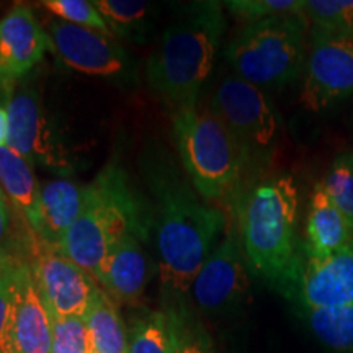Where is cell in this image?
<instances>
[{"label":"cell","instance_id":"cell-1","mask_svg":"<svg viewBox=\"0 0 353 353\" xmlns=\"http://www.w3.org/2000/svg\"><path fill=\"white\" fill-rule=\"evenodd\" d=\"M141 167L151 195L149 221L161 283L170 293L187 294L226 232L228 216L198 195L167 152L145 151Z\"/></svg>","mask_w":353,"mask_h":353},{"label":"cell","instance_id":"cell-2","mask_svg":"<svg viewBox=\"0 0 353 353\" xmlns=\"http://www.w3.org/2000/svg\"><path fill=\"white\" fill-rule=\"evenodd\" d=\"M298 208L299 188L290 174L252 180L232 208L250 273L285 298L296 283L304 257Z\"/></svg>","mask_w":353,"mask_h":353},{"label":"cell","instance_id":"cell-3","mask_svg":"<svg viewBox=\"0 0 353 353\" xmlns=\"http://www.w3.org/2000/svg\"><path fill=\"white\" fill-rule=\"evenodd\" d=\"M223 8V3L211 0L183 6L149 57L148 85L172 113L198 107L226 28Z\"/></svg>","mask_w":353,"mask_h":353},{"label":"cell","instance_id":"cell-4","mask_svg":"<svg viewBox=\"0 0 353 353\" xmlns=\"http://www.w3.org/2000/svg\"><path fill=\"white\" fill-rule=\"evenodd\" d=\"M126 234L149 241V206L123 167L110 162L83 187L81 213L57 249L95 280L110 249Z\"/></svg>","mask_w":353,"mask_h":353},{"label":"cell","instance_id":"cell-5","mask_svg":"<svg viewBox=\"0 0 353 353\" xmlns=\"http://www.w3.org/2000/svg\"><path fill=\"white\" fill-rule=\"evenodd\" d=\"M174 134L185 174L203 200L231 205L250 183L241 145L208 108L172 113Z\"/></svg>","mask_w":353,"mask_h":353},{"label":"cell","instance_id":"cell-6","mask_svg":"<svg viewBox=\"0 0 353 353\" xmlns=\"http://www.w3.org/2000/svg\"><path fill=\"white\" fill-rule=\"evenodd\" d=\"M307 41L309 23L303 15L249 21L229 41L226 61L234 76L262 90H280L304 70Z\"/></svg>","mask_w":353,"mask_h":353},{"label":"cell","instance_id":"cell-7","mask_svg":"<svg viewBox=\"0 0 353 353\" xmlns=\"http://www.w3.org/2000/svg\"><path fill=\"white\" fill-rule=\"evenodd\" d=\"M208 110L241 145L250 182L259 179L273 159L281 126L267 92L231 74L214 87Z\"/></svg>","mask_w":353,"mask_h":353},{"label":"cell","instance_id":"cell-8","mask_svg":"<svg viewBox=\"0 0 353 353\" xmlns=\"http://www.w3.org/2000/svg\"><path fill=\"white\" fill-rule=\"evenodd\" d=\"M299 101L309 112H324L353 97V37L309 28L307 56Z\"/></svg>","mask_w":353,"mask_h":353},{"label":"cell","instance_id":"cell-9","mask_svg":"<svg viewBox=\"0 0 353 353\" xmlns=\"http://www.w3.org/2000/svg\"><path fill=\"white\" fill-rule=\"evenodd\" d=\"M25 255L44 306L52 317L85 316L100 286L92 275L33 232L25 237Z\"/></svg>","mask_w":353,"mask_h":353},{"label":"cell","instance_id":"cell-10","mask_svg":"<svg viewBox=\"0 0 353 353\" xmlns=\"http://www.w3.org/2000/svg\"><path fill=\"white\" fill-rule=\"evenodd\" d=\"M8 114L7 145L28 162L56 174L74 172L68 151L57 139L48 121L38 92L30 82L21 81L6 105Z\"/></svg>","mask_w":353,"mask_h":353},{"label":"cell","instance_id":"cell-11","mask_svg":"<svg viewBox=\"0 0 353 353\" xmlns=\"http://www.w3.org/2000/svg\"><path fill=\"white\" fill-rule=\"evenodd\" d=\"M250 288L247 265L236 224H229L218 245L203 263L190 288L195 306L208 314L231 311L244 301Z\"/></svg>","mask_w":353,"mask_h":353},{"label":"cell","instance_id":"cell-12","mask_svg":"<svg viewBox=\"0 0 353 353\" xmlns=\"http://www.w3.org/2000/svg\"><path fill=\"white\" fill-rule=\"evenodd\" d=\"M48 33L56 54L68 68L114 82L130 83L136 79L134 61L112 34L61 20H52Z\"/></svg>","mask_w":353,"mask_h":353},{"label":"cell","instance_id":"cell-13","mask_svg":"<svg viewBox=\"0 0 353 353\" xmlns=\"http://www.w3.org/2000/svg\"><path fill=\"white\" fill-rule=\"evenodd\" d=\"M54 51L50 33L28 6L17 3L0 19V107L6 108L17 85Z\"/></svg>","mask_w":353,"mask_h":353},{"label":"cell","instance_id":"cell-14","mask_svg":"<svg viewBox=\"0 0 353 353\" xmlns=\"http://www.w3.org/2000/svg\"><path fill=\"white\" fill-rule=\"evenodd\" d=\"M52 316L44 306L28 262L17 255L12 307L0 353H51Z\"/></svg>","mask_w":353,"mask_h":353},{"label":"cell","instance_id":"cell-15","mask_svg":"<svg viewBox=\"0 0 353 353\" xmlns=\"http://www.w3.org/2000/svg\"><path fill=\"white\" fill-rule=\"evenodd\" d=\"M288 299L299 309L353 304V244L327 257L304 254L301 270Z\"/></svg>","mask_w":353,"mask_h":353},{"label":"cell","instance_id":"cell-16","mask_svg":"<svg viewBox=\"0 0 353 353\" xmlns=\"http://www.w3.org/2000/svg\"><path fill=\"white\" fill-rule=\"evenodd\" d=\"M145 241L126 234L101 262L95 281L114 303L138 304L144 296L154 272V262L145 250Z\"/></svg>","mask_w":353,"mask_h":353},{"label":"cell","instance_id":"cell-17","mask_svg":"<svg viewBox=\"0 0 353 353\" xmlns=\"http://www.w3.org/2000/svg\"><path fill=\"white\" fill-rule=\"evenodd\" d=\"M353 244V226L330 196L317 182L307 203L304 226V254L311 257H327Z\"/></svg>","mask_w":353,"mask_h":353},{"label":"cell","instance_id":"cell-18","mask_svg":"<svg viewBox=\"0 0 353 353\" xmlns=\"http://www.w3.org/2000/svg\"><path fill=\"white\" fill-rule=\"evenodd\" d=\"M83 187L72 179H56L41 187L38 239L59 247L82 208Z\"/></svg>","mask_w":353,"mask_h":353},{"label":"cell","instance_id":"cell-19","mask_svg":"<svg viewBox=\"0 0 353 353\" xmlns=\"http://www.w3.org/2000/svg\"><path fill=\"white\" fill-rule=\"evenodd\" d=\"M0 187L3 188L8 200L34 236L39 229V201H41V187H39L33 167L12 151L8 145L0 148Z\"/></svg>","mask_w":353,"mask_h":353},{"label":"cell","instance_id":"cell-20","mask_svg":"<svg viewBox=\"0 0 353 353\" xmlns=\"http://www.w3.org/2000/svg\"><path fill=\"white\" fill-rule=\"evenodd\" d=\"M94 353H128V334L117 303L99 290L85 312Z\"/></svg>","mask_w":353,"mask_h":353},{"label":"cell","instance_id":"cell-21","mask_svg":"<svg viewBox=\"0 0 353 353\" xmlns=\"http://www.w3.org/2000/svg\"><path fill=\"white\" fill-rule=\"evenodd\" d=\"M107 21L112 37L128 41H144L152 25L154 6L138 0H94Z\"/></svg>","mask_w":353,"mask_h":353},{"label":"cell","instance_id":"cell-22","mask_svg":"<svg viewBox=\"0 0 353 353\" xmlns=\"http://www.w3.org/2000/svg\"><path fill=\"white\" fill-rule=\"evenodd\" d=\"M299 311L312 335L325 348L337 353H353V304Z\"/></svg>","mask_w":353,"mask_h":353},{"label":"cell","instance_id":"cell-23","mask_svg":"<svg viewBox=\"0 0 353 353\" xmlns=\"http://www.w3.org/2000/svg\"><path fill=\"white\" fill-rule=\"evenodd\" d=\"M176 317L151 312L134 322L128 334V353H175Z\"/></svg>","mask_w":353,"mask_h":353},{"label":"cell","instance_id":"cell-24","mask_svg":"<svg viewBox=\"0 0 353 353\" xmlns=\"http://www.w3.org/2000/svg\"><path fill=\"white\" fill-rule=\"evenodd\" d=\"M303 17L316 28L353 37V0H304Z\"/></svg>","mask_w":353,"mask_h":353},{"label":"cell","instance_id":"cell-25","mask_svg":"<svg viewBox=\"0 0 353 353\" xmlns=\"http://www.w3.org/2000/svg\"><path fill=\"white\" fill-rule=\"evenodd\" d=\"M321 183L334 205L353 226V151L335 156Z\"/></svg>","mask_w":353,"mask_h":353},{"label":"cell","instance_id":"cell-26","mask_svg":"<svg viewBox=\"0 0 353 353\" xmlns=\"http://www.w3.org/2000/svg\"><path fill=\"white\" fill-rule=\"evenodd\" d=\"M51 353H94L85 317H52Z\"/></svg>","mask_w":353,"mask_h":353},{"label":"cell","instance_id":"cell-27","mask_svg":"<svg viewBox=\"0 0 353 353\" xmlns=\"http://www.w3.org/2000/svg\"><path fill=\"white\" fill-rule=\"evenodd\" d=\"M43 8L52 13L57 20L65 23L97 30L105 34H112L101 13L97 10L94 2L88 0H44Z\"/></svg>","mask_w":353,"mask_h":353},{"label":"cell","instance_id":"cell-28","mask_svg":"<svg viewBox=\"0 0 353 353\" xmlns=\"http://www.w3.org/2000/svg\"><path fill=\"white\" fill-rule=\"evenodd\" d=\"M224 6L234 17L249 23L281 15H303L304 0H231Z\"/></svg>","mask_w":353,"mask_h":353},{"label":"cell","instance_id":"cell-29","mask_svg":"<svg viewBox=\"0 0 353 353\" xmlns=\"http://www.w3.org/2000/svg\"><path fill=\"white\" fill-rule=\"evenodd\" d=\"M17 255L10 263L7 265L6 270L0 273V345H2L3 335L8 324V316H10L12 307V290H13V267H15Z\"/></svg>","mask_w":353,"mask_h":353},{"label":"cell","instance_id":"cell-30","mask_svg":"<svg viewBox=\"0 0 353 353\" xmlns=\"http://www.w3.org/2000/svg\"><path fill=\"white\" fill-rule=\"evenodd\" d=\"M175 353H211L208 343L188 327H180L176 317V352Z\"/></svg>","mask_w":353,"mask_h":353},{"label":"cell","instance_id":"cell-31","mask_svg":"<svg viewBox=\"0 0 353 353\" xmlns=\"http://www.w3.org/2000/svg\"><path fill=\"white\" fill-rule=\"evenodd\" d=\"M12 229V213L7 203H0V247L6 242Z\"/></svg>","mask_w":353,"mask_h":353},{"label":"cell","instance_id":"cell-32","mask_svg":"<svg viewBox=\"0 0 353 353\" xmlns=\"http://www.w3.org/2000/svg\"><path fill=\"white\" fill-rule=\"evenodd\" d=\"M8 141V114L7 110L0 107V148H6Z\"/></svg>","mask_w":353,"mask_h":353},{"label":"cell","instance_id":"cell-33","mask_svg":"<svg viewBox=\"0 0 353 353\" xmlns=\"http://www.w3.org/2000/svg\"><path fill=\"white\" fill-rule=\"evenodd\" d=\"M15 254H12L7 247H0V273L6 270V267L12 262Z\"/></svg>","mask_w":353,"mask_h":353},{"label":"cell","instance_id":"cell-34","mask_svg":"<svg viewBox=\"0 0 353 353\" xmlns=\"http://www.w3.org/2000/svg\"><path fill=\"white\" fill-rule=\"evenodd\" d=\"M0 203H7V195H6V192H3L2 187H0Z\"/></svg>","mask_w":353,"mask_h":353}]
</instances>
